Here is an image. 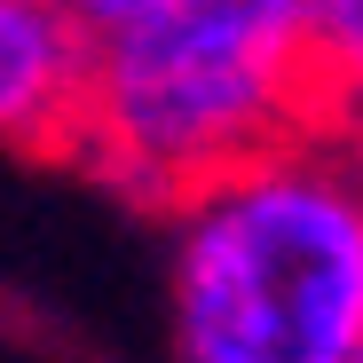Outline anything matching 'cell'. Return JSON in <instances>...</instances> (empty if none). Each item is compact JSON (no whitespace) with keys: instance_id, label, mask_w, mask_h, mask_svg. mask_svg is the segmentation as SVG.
<instances>
[{"instance_id":"1","label":"cell","mask_w":363,"mask_h":363,"mask_svg":"<svg viewBox=\"0 0 363 363\" xmlns=\"http://www.w3.org/2000/svg\"><path fill=\"white\" fill-rule=\"evenodd\" d=\"M363 135L300 127L166 206V363H355Z\"/></svg>"},{"instance_id":"2","label":"cell","mask_w":363,"mask_h":363,"mask_svg":"<svg viewBox=\"0 0 363 363\" xmlns=\"http://www.w3.org/2000/svg\"><path fill=\"white\" fill-rule=\"evenodd\" d=\"M300 127H316L308 0H174L87 48L72 150L118 198L174 206Z\"/></svg>"},{"instance_id":"3","label":"cell","mask_w":363,"mask_h":363,"mask_svg":"<svg viewBox=\"0 0 363 363\" xmlns=\"http://www.w3.org/2000/svg\"><path fill=\"white\" fill-rule=\"evenodd\" d=\"M87 40L64 0H0V143H72Z\"/></svg>"},{"instance_id":"4","label":"cell","mask_w":363,"mask_h":363,"mask_svg":"<svg viewBox=\"0 0 363 363\" xmlns=\"http://www.w3.org/2000/svg\"><path fill=\"white\" fill-rule=\"evenodd\" d=\"M308 64H316V118L363 135V0H308Z\"/></svg>"},{"instance_id":"5","label":"cell","mask_w":363,"mask_h":363,"mask_svg":"<svg viewBox=\"0 0 363 363\" xmlns=\"http://www.w3.org/2000/svg\"><path fill=\"white\" fill-rule=\"evenodd\" d=\"M158 9H174V0H64V16L79 24V40H87V48H103V40H118V32L150 24Z\"/></svg>"},{"instance_id":"6","label":"cell","mask_w":363,"mask_h":363,"mask_svg":"<svg viewBox=\"0 0 363 363\" xmlns=\"http://www.w3.org/2000/svg\"><path fill=\"white\" fill-rule=\"evenodd\" d=\"M355 363H363V347H355Z\"/></svg>"}]
</instances>
